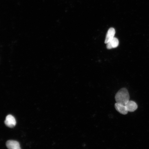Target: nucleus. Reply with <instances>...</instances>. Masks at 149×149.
<instances>
[{"label":"nucleus","instance_id":"obj_6","mask_svg":"<svg viewBox=\"0 0 149 149\" xmlns=\"http://www.w3.org/2000/svg\"><path fill=\"white\" fill-rule=\"evenodd\" d=\"M107 49H110L116 48L119 45V41L118 39L115 37L113 38L107 44Z\"/></svg>","mask_w":149,"mask_h":149},{"label":"nucleus","instance_id":"obj_5","mask_svg":"<svg viewBox=\"0 0 149 149\" xmlns=\"http://www.w3.org/2000/svg\"><path fill=\"white\" fill-rule=\"evenodd\" d=\"M115 34V31L113 28H110L108 31L106 35L105 43L107 44L113 38H114Z\"/></svg>","mask_w":149,"mask_h":149},{"label":"nucleus","instance_id":"obj_7","mask_svg":"<svg viewBox=\"0 0 149 149\" xmlns=\"http://www.w3.org/2000/svg\"><path fill=\"white\" fill-rule=\"evenodd\" d=\"M125 106L128 111L133 112L136 110L137 109L138 106L136 103L135 102L129 100Z\"/></svg>","mask_w":149,"mask_h":149},{"label":"nucleus","instance_id":"obj_3","mask_svg":"<svg viewBox=\"0 0 149 149\" xmlns=\"http://www.w3.org/2000/svg\"><path fill=\"white\" fill-rule=\"evenodd\" d=\"M6 145L8 149H21L18 141L14 140H9L7 141Z\"/></svg>","mask_w":149,"mask_h":149},{"label":"nucleus","instance_id":"obj_4","mask_svg":"<svg viewBox=\"0 0 149 149\" xmlns=\"http://www.w3.org/2000/svg\"><path fill=\"white\" fill-rule=\"evenodd\" d=\"M115 107L116 110L121 114L123 115L127 114L128 111L125 105L116 102L115 104Z\"/></svg>","mask_w":149,"mask_h":149},{"label":"nucleus","instance_id":"obj_1","mask_svg":"<svg viewBox=\"0 0 149 149\" xmlns=\"http://www.w3.org/2000/svg\"><path fill=\"white\" fill-rule=\"evenodd\" d=\"M115 99L117 103L125 105L130 100V95L127 89H121L115 95Z\"/></svg>","mask_w":149,"mask_h":149},{"label":"nucleus","instance_id":"obj_2","mask_svg":"<svg viewBox=\"0 0 149 149\" xmlns=\"http://www.w3.org/2000/svg\"><path fill=\"white\" fill-rule=\"evenodd\" d=\"M16 120L14 117L11 115H7L5 121L6 125L9 127L13 128L16 125Z\"/></svg>","mask_w":149,"mask_h":149}]
</instances>
